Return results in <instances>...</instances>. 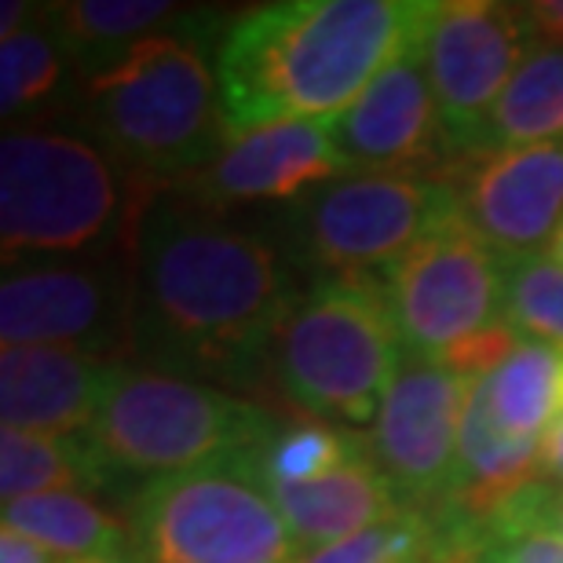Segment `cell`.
Instances as JSON below:
<instances>
[{"mask_svg":"<svg viewBox=\"0 0 563 563\" xmlns=\"http://www.w3.org/2000/svg\"><path fill=\"white\" fill-rule=\"evenodd\" d=\"M114 479V468L92 446L88 435H37V432H0V494L8 501L33 494H81L103 490Z\"/></svg>","mask_w":563,"mask_h":563,"instance_id":"d6986e66","label":"cell"},{"mask_svg":"<svg viewBox=\"0 0 563 563\" xmlns=\"http://www.w3.org/2000/svg\"><path fill=\"white\" fill-rule=\"evenodd\" d=\"M457 195L465 223L501 256L542 253L563 223V143L472 157Z\"/></svg>","mask_w":563,"mask_h":563,"instance_id":"9a60e30c","label":"cell"},{"mask_svg":"<svg viewBox=\"0 0 563 563\" xmlns=\"http://www.w3.org/2000/svg\"><path fill=\"white\" fill-rule=\"evenodd\" d=\"M407 355L380 278H314L272 344V369L303 418L347 432L377 424Z\"/></svg>","mask_w":563,"mask_h":563,"instance_id":"277c9868","label":"cell"},{"mask_svg":"<svg viewBox=\"0 0 563 563\" xmlns=\"http://www.w3.org/2000/svg\"><path fill=\"white\" fill-rule=\"evenodd\" d=\"M0 527L33 538L41 549L59 560L77 563L92 556H114L129 553L132 527L121 523L114 512L99 509L85 494H33L4 505Z\"/></svg>","mask_w":563,"mask_h":563,"instance_id":"ffe728a7","label":"cell"},{"mask_svg":"<svg viewBox=\"0 0 563 563\" xmlns=\"http://www.w3.org/2000/svg\"><path fill=\"white\" fill-rule=\"evenodd\" d=\"M96 143L140 179H190L228 140L217 63L184 33H154L88 77Z\"/></svg>","mask_w":563,"mask_h":563,"instance_id":"3957f363","label":"cell"},{"mask_svg":"<svg viewBox=\"0 0 563 563\" xmlns=\"http://www.w3.org/2000/svg\"><path fill=\"white\" fill-rule=\"evenodd\" d=\"M501 520L538 523V527H549V531L563 534V487H553L549 479L534 483V487L523 490L512 505H505L490 523H501ZM487 527H483V531H487Z\"/></svg>","mask_w":563,"mask_h":563,"instance_id":"83f0119b","label":"cell"},{"mask_svg":"<svg viewBox=\"0 0 563 563\" xmlns=\"http://www.w3.org/2000/svg\"><path fill=\"white\" fill-rule=\"evenodd\" d=\"M476 377L450 369L439 358L402 355L380 402L369 454L396 487L402 509L435 516L457 472L461 418Z\"/></svg>","mask_w":563,"mask_h":563,"instance_id":"8fae6325","label":"cell"},{"mask_svg":"<svg viewBox=\"0 0 563 563\" xmlns=\"http://www.w3.org/2000/svg\"><path fill=\"white\" fill-rule=\"evenodd\" d=\"M136 314V300L103 267L44 264L8 272L0 286V336L4 347H85L107 355L110 341H121L125 322Z\"/></svg>","mask_w":563,"mask_h":563,"instance_id":"4fadbf2b","label":"cell"},{"mask_svg":"<svg viewBox=\"0 0 563 563\" xmlns=\"http://www.w3.org/2000/svg\"><path fill=\"white\" fill-rule=\"evenodd\" d=\"M439 0H282L253 8L217 52L228 136L336 118L413 48Z\"/></svg>","mask_w":563,"mask_h":563,"instance_id":"7a4b0ae2","label":"cell"},{"mask_svg":"<svg viewBox=\"0 0 563 563\" xmlns=\"http://www.w3.org/2000/svg\"><path fill=\"white\" fill-rule=\"evenodd\" d=\"M457 217L454 179L358 173L303 195L292 212V234L300 256L322 278H374Z\"/></svg>","mask_w":563,"mask_h":563,"instance_id":"ba28073f","label":"cell"},{"mask_svg":"<svg viewBox=\"0 0 563 563\" xmlns=\"http://www.w3.org/2000/svg\"><path fill=\"white\" fill-rule=\"evenodd\" d=\"M472 563H563V534L520 520L490 523L479 534Z\"/></svg>","mask_w":563,"mask_h":563,"instance_id":"4316f807","label":"cell"},{"mask_svg":"<svg viewBox=\"0 0 563 563\" xmlns=\"http://www.w3.org/2000/svg\"><path fill=\"white\" fill-rule=\"evenodd\" d=\"M523 4L443 0L424 30V66L450 157H479L505 88L531 52Z\"/></svg>","mask_w":563,"mask_h":563,"instance_id":"30bf717a","label":"cell"},{"mask_svg":"<svg viewBox=\"0 0 563 563\" xmlns=\"http://www.w3.org/2000/svg\"><path fill=\"white\" fill-rule=\"evenodd\" d=\"M26 11L30 4H22V0H4V19H0V37H11V33H19L26 26Z\"/></svg>","mask_w":563,"mask_h":563,"instance_id":"1f68e13d","label":"cell"},{"mask_svg":"<svg viewBox=\"0 0 563 563\" xmlns=\"http://www.w3.org/2000/svg\"><path fill=\"white\" fill-rule=\"evenodd\" d=\"M563 413V358H560V385H556V418Z\"/></svg>","mask_w":563,"mask_h":563,"instance_id":"e575fe53","label":"cell"},{"mask_svg":"<svg viewBox=\"0 0 563 563\" xmlns=\"http://www.w3.org/2000/svg\"><path fill=\"white\" fill-rule=\"evenodd\" d=\"M366 446L369 443L363 432H347V428H336L330 421L297 418L275 428L256 461H261V476L267 487H300V483L330 476L355 454H363Z\"/></svg>","mask_w":563,"mask_h":563,"instance_id":"603a6c76","label":"cell"},{"mask_svg":"<svg viewBox=\"0 0 563 563\" xmlns=\"http://www.w3.org/2000/svg\"><path fill=\"white\" fill-rule=\"evenodd\" d=\"M0 563H59L48 549H41L33 538L0 527Z\"/></svg>","mask_w":563,"mask_h":563,"instance_id":"f546056e","label":"cell"},{"mask_svg":"<svg viewBox=\"0 0 563 563\" xmlns=\"http://www.w3.org/2000/svg\"><path fill=\"white\" fill-rule=\"evenodd\" d=\"M267 490H272L282 520H286L300 553H314V549L347 542V538L363 534L369 527L407 516L396 487L380 472L369 446L363 454H355L347 465L330 472V476L300 483V487H267Z\"/></svg>","mask_w":563,"mask_h":563,"instance_id":"e0dca14e","label":"cell"},{"mask_svg":"<svg viewBox=\"0 0 563 563\" xmlns=\"http://www.w3.org/2000/svg\"><path fill=\"white\" fill-rule=\"evenodd\" d=\"M297 286L264 234L217 209L154 201L136 223V325L162 358L201 374L250 377L297 303Z\"/></svg>","mask_w":563,"mask_h":563,"instance_id":"6da1fadb","label":"cell"},{"mask_svg":"<svg viewBox=\"0 0 563 563\" xmlns=\"http://www.w3.org/2000/svg\"><path fill=\"white\" fill-rule=\"evenodd\" d=\"M118 162L96 140L19 129L0 143V245L4 261L66 256L118 228Z\"/></svg>","mask_w":563,"mask_h":563,"instance_id":"52a82bcc","label":"cell"},{"mask_svg":"<svg viewBox=\"0 0 563 563\" xmlns=\"http://www.w3.org/2000/svg\"><path fill=\"white\" fill-rule=\"evenodd\" d=\"M114 358L85 347L15 344L0 352V421L15 432L85 435L107 396Z\"/></svg>","mask_w":563,"mask_h":563,"instance_id":"2e32d148","label":"cell"},{"mask_svg":"<svg viewBox=\"0 0 563 563\" xmlns=\"http://www.w3.org/2000/svg\"><path fill=\"white\" fill-rule=\"evenodd\" d=\"M77 563H146L140 553H114V556H92V560H77Z\"/></svg>","mask_w":563,"mask_h":563,"instance_id":"d6a6232c","label":"cell"},{"mask_svg":"<svg viewBox=\"0 0 563 563\" xmlns=\"http://www.w3.org/2000/svg\"><path fill=\"white\" fill-rule=\"evenodd\" d=\"M523 19L538 44L563 48V0H534V4H523Z\"/></svg>","mask_w":563,"mask_h":563,"instance_id":"f1b7e54d","label":"cell"},{"mask_svg":"<svg viewBox=\"0 0 563 563\" xmlns=\"http://www.w3.org/2000/svg\"><path fill=\"white\" fill-rule=\"evenodd\" d=\"M278 421L256 402L168 369L114 366L88 439L114 476L143 483L256 454Z\"/></svg>","mask_w":563,"mask_h":563,"instance_id":"5b68a950","label":"cell"},{"mask_svg":"<svg viewBox=\"0 0 563 563\" xmlns=\"http://www.w3.org/2000/svg\"><path fill=\"white\" fill-rule=\"evenodd\" d=\"M542 468L553 487H563V413L542 435Z\"/></svg>","mask_w":563,"mask_h":563,"instance_id":"4dcf8cb0","label":"cell"},{"mask_svg":"<svg viewBox=\"0 0 563 563\" xmlns=\"http://www.w3.org/2000/svg\"><path fill=\"white\" fill-rule=\"evenodd\" d=\"M347 173H424L450 157L428 81L424 37L399 55L344 114L330 118Z\"/></svg>","mask_w":563,"mask_h":563,"instance_id":"7c38bea8","label":"cell"},{"mask_svg":"<svg viewBox=\"0 0 563 563\" xmlns=\"http://www.w3.org/2000/svg\"><path fill=\"white\" fill-rule=\"evenodd\" d=\"M501 319L523 341L563 352V264L549 253L505 256Z\"/></svg>","mask_w":563,"mask_h":563,"instance_id":"cb8c5ba5","label":"cell"},{"mask_svg":"<svg viewBox=\"0 0 563 563\" xmlns=\"http://www.w3.org/2000/svg\"><path fill=\"white\" fill-rule=\"evenodd\" d=\"M256 454L143 483L132 501L136 553L146 563H297Z\"/></svg>","mask_w":563,"mask_h":563,"instance_id":"8992f818","label":"cell"},{"mask_svg":"<svg viewBox=\"0 0 563 563\" xmlns=\"http://www.w3.org/2000/svg\"><path fill=\"white\" fill-rule=\"evenodd\" d=\"M534 143H563V48L538 41L494 110L483 154Z\"/></svg>","mask_w":563,"mask_h":563,"instance_id":"44dd1931","label":"cell"},{"mask_svg":"<svg viewBox=\"0 0 563 563\" xmlns=\"http://www.w3.org/2000/svg\"><path fill=\"white\" fill-rule=\"evenodd\" d=\"M560 358L563 352L556 347L523 341L494 374H487L494 418L509 432L542 439L545 428L556 421Z\"/></svg>","mask_w":563,"mask_h":563,"instance_id":"7402d4cb","label":"cell"},{"mask_svg":"<svg viewBox=\"0 0 563 563\" xmlns=\"http://www.w3.org/2000/svg\"><path fill=\"white\" fill-rule=\"evenodd\" d=\"M179 11L184 8L165 0H70L52 4L48 22L66 59L81 66L85 77H96L140 41L176 22Z\"/></svg>","mask_w":563,"mask_h":563,"instance_id":"ac0fdd59","label":"cell"},{"mask_svg":"<svg viewBox=\"0 0 563 563\" xmlns=\"http://www.w3.org/2000/svg\"><path fill=\"white\" fill-rule=\"evenodd\" d=\"M505 256L465 217L428 234L380 275V289L410 355L443 358L468 336L501 322Z\"/></svg>","mask_w":563,"mask_h":563,"instance_id":"9c48e42d","label":"cell"},{"mask_svg":"<svg viewBox=\"0 0 563 563\" xmlns=\"http://www.w3.org/2000/svg\"><path fill=\"white\" fill-rule=\"evenodd\" d=\"M549 256H556V261L563 264V223L556 228V234H553V242H549V250H545Z\"/></svg>","mask_w":563,"mask_h":563,"instance_id":"836d02e7","label":"cell"},{"mask_svg":"<svg viewBox=\"0 0 563 563\" xmlns=\"http://www.w3.org/2000/svg\"><path fill=\"white\" fill-rule=\"evenodd\" d=\"M341 176H347V165L336 151L330 118H300L234 132L187 184L198 206L220 209L278 198L300 201L308 187L333 184Z\"/></svg>","mask_w":563,"mask_h":563,"instance_id":"5bb4252c","label":"cell"},{"mask_svg":"<svg viewBox=\"0 0 563 563\" xmlns=\"http://www.w3.org/2000/svg\"><path fill=\"white\" fill-rule=\"evenodd\" d=\"M63 77V48L41 26H22L0 37V110L4 118L37 107Z\"/></svg>","mask_w":563,"mask_h":563,"instance_id":"d4e9b609","label":"cell"},{"mask_svg":"<svg viewBox=\"0 0 563 563\" xmlns=\"http://www.w3.org/2000/svg\"><path fill=\"white\" fill-rule=\"evenodd\" d=\"M435 560V531L432 520L421 512H407L399 520L347 538V542L300 553L297 563H432Z\"/></svg>","mask_w":563,"mask_h":563,"instance_id":"484cf974","label":"cell"}]
</instances>
